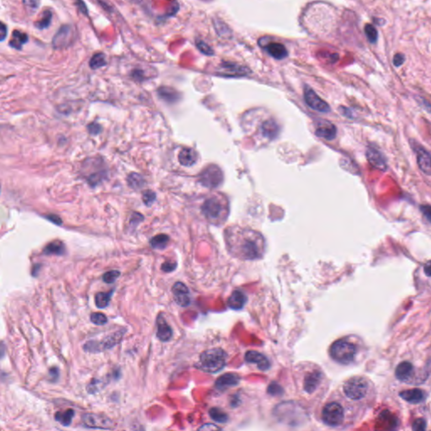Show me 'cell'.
I'll return each mask as SVG.
<instances>
[{
	"instance_id": "cell-8",
	"label": "cell",
	"mask_w": 431,
	"mask_h": 431,
	"mask_svg": "<svg viewBox=\"0 0 431 431\" xmlns=\"http://www.w3.org/2000/svg\"><path fill=\"white\" fill-rule=\"evenodd\" d=\"M124 333H125V331L120 330V331H117V332L111 333L110 335L106 336L105 339H102L101 341L90 340L83 345V349L85 350V351H88L90 353H99L102 351L111 350L116 345L120 344V342L123 338Z\"/></svg>"
},
{
	"instance_id": "cell-46",
	"label": "cell",
	"mask_w": 431,
	"mask_h": 431,
	"mask_svg": "<svg viewBox=\"0 0 431 431\" xmlns=\"http://www.w3.org/2000/svg\"><path fill=\"white\" fill-rule=\"evenodd\" d=\"M420 210H421L423 215H424L425 218L427 219L429 222L431 223V206H429V205L422 206V207H420Z\"/></svg>"
},
{
	"instance_id": "cell-24",
	"label": "cell",
	"mask_w": 431,
	"mask_h": 431,
	"mask_svg": "<svg viewBox=\"0 0 431 431\" xmlns=\"http://www.w3.org/2000/svg\"><path fill=\"white\" fill-rule=\"evenodd\" d=\"M247 302V296L240 290H236L228 299V305L234 310H239Z\"/></svg>"
},
{
	"instance_id": "cell-30",
	"label": "cell",
	"mask_w": 431,
	"mask_h": 431,
	"mask_svg": "<svg viewBox=\"0 0 431 431\" xmlns=\"http://www.w3.org/2000/svg\"><path fill=\"white\" fill-rule=\"evenodd\" d=\"M52 20H53V12L50 9H46L42 13V16L40 20H38V21L35 23V25L39 30H44L49 27L52 23Z\"/></svg>"
},
{
	"instance_id": "cell-42",
	"label": "cell",
	"mask_w": 431,
	"mask_h": 431,
	"mask_svg": "<svg viewBox=\"0 0 431 431\" xmlns=\"http://www.w3.org/2000/svg\"><path fill=\"white\" fill-rule=\"evenodd\" d=\"M413 431H425L426 429V422L425 419H418L413 424Z\"/></svg>"
},
{
	"instance_id": "cell-14",
	"label": "cell",
	"mask_w": 431,
	"mask_h": 431,
	"mask_svg": "<svg viewBox=\"0 0 431 431\" xmlns=\"http://www.w3.org/2000/svg\"><path fill=\"white\" fill-rule=\"evenodd\" d=\"M174 299L180 307L185 308L191 304V294L188 287L182 282H176L172 287Z\"/></svg>"
},
{
	"instance_id": "cell-13",
	"label": "cell",
	"mask_w": 431,
	"mask_h": 431,
	"mask_svg": "<svg viewBox=\"0 0 431 431\" xmlns=\"http://www.w3.org/2000/svg\"><path fill=\"white\" fill-rule=\"evenodd\" d=\"M250 70L246 67L231 62H223L220 65L218 74L226 77H242L250 74Z\"/></svg>"
},
{
	"instance_id": "cell-41",
	"label": "cell",
	"mask_w": 431,
	"mask_h": 431,
	"mask_svg": "<svg viewBox=\"0 0 431 431\" xmlns=\"http://www.w3.org/2000/svg\"><path fill=\"white\" fill-rule=\"evenodd\" d=\"M142 200L148 207H150L156 200V194L153 191H146L142 194Z\"/></svg>"
},
{
	"instance_id": "cell-51",
	"label": "cell",
	"mask_w": 431,
	"mask_h": 431,
	"mask_svg": "<svg viewBox=\"0 0 431 431\" xmlns=\"http://www.w3.org/2000/svg\"><path fill=\"white\" fill-rule=\"evenodd\" d=\"M59 369L57 368V367H53L52 369L50 370V375L52 376V377H55V378H58L59 377Z\"/></svg>"
},
{
	"instance_id": "cell-29",
	"label": "cell",
	"mask_w": 431,
	"mask_h": 431,
	"mask_svg": "<svg viewBox=\"0 0 431 431\" xmlns=\"http://www.w3.org/2000/svg\"><path fill=\"white\" fill-rule=\"evenodd\" d=\"M170 237L166 234H158L150 240V245L155 250H163L166 248Z\"/></svg>"
},
{
	"instance_id": "cell-39",
	"label": "cell",
	"mask_w": 431,
	"mask_h": 431,
	"mask_svg": "<svg viewBox=\"0 0 431 431\" xmlns=\"http://www.w3.org/2000/svg\"><path fill=\"white\" fill-rule=\"evenodd\" d=\"M120 271H108V272H106V273L103 274V277H102V279L105 281V283L112 284L114 283L115 281L118 279V277L120 276Z\"/></svg>"
},
{
	"instance_id": "cell-23",
	"label": "cell",
	"mask_w": 431,
	"mask_h": 431,
	"mask_svg": "<svg viewBox=\"0 0 431 431\" xmlns=\"http://www.w3.org/2000/svg\"><path fill=\"white\" fill-rule=\"evenodd\" d=\"M265 49L266 52L273 57L274 59L277 60H282L286 59L288 56V52L286 48V46L283 44L279 43V42H271L267 45H265Z\"/></svg>"
},
{
	"instance_id": "cell-4",
	"label": "cell",
	"mask_w": 431,
	"mask_h": 431,
	"mask_svg": "<svg viewBox=\"0 0 431 431\" xmlns=\"http://www.w3.org/2000/svg\"><path fill=\"white\" fill-rule=\"evenodd\" d=\"M201 213L210 223L223 224L229 214V204L227 198L222 194L211 196L202 204Z\"/></svg>"
},
{
	"instance_id": "cell-40",
	"label": "cell",
	"mask_w": 431,
	"mask_h": 431,
	"mask_svg": "<svg viewBox=\"0 0 431 431\" xmlns=\"http://www.w3.org/2000/svg\"><path fill=\"white\" fill-rule=\"evenodd\" d=\"M22 1L30 13L36 12L40 7V0H22Z\"/></svg>"
},
{
	"instance_id": "cell-34",
	"label": "cell",
	"mask_w": 431,
	"mask_h": 431,
	"mask_svg": "<svg viewBox=\"0 0 431 431\" xmlns=\"http://www.w3.org/2000/svg\"><path fill=\"white\" fill-rule=\"evenodd\" d=\"M107 64L105 56L104 53H96L95 55H93L92 58L90 59V67L92 69H99L102 67H105Z\"/></svg>"
},
{
	"instance_id": "cell-44",
	"label": "cell",
	"mask_w": 431,
	"mask_h": 431,
	"mask_svg": "<svg viewBox=\"0 0 431 431\" xmlns=\"http://www.w3.org/2000/svg\"><path fill=\"white\" fill-rule=\"evenodd\" d=\"M405 61V56L402 53H397L393 58V64L395 67H400L401 65L404 64Z\"/></svg>"
},
{
	"instance_id": "cell-22",
	"label": "cell",
	"mask_w": 431,
	"mask_h": 431,
	"mask_svg": "<svg viewBox=\"0 0 431 431\" xmlns=\"http://www.w3.org/2000/svg\"><path fill=\"white\" fill-rule=\"evenodd\" d=\"M179 162L181 165L191 167L197 162V154L194 149L190 148H182L179 152Z\"/></svg>"
},
{
	"instance_id": "cell-43",
	"label": "cell",
	"mask_w": 431,
	"mask_h": 431,
	"mask_svg": "<svg viewBox=\"0 0 431 431\" xmlns=\"http://www.w3.org/2000/svg\"><path fill=\"white\" fill-rule=\"evenodd\" d=\"M88 130H89L90 134L97 135L101 132V126H99V124L98 123H91L88 126Z\"/></svg>"
},
{
	"instance_id": "cell-47",
	"label": "cell",
	"mask_w": 431,
	"mask_h": 431,
	"mask_svg": "<svg viewBox=\"0 0 431 431\" xmlns=\"http://www.w3.org/2000/svg\"><path fill=\"white\" fill-rule=\"evenodd\" d=\"M7 32H8L7 26L3 24V22H2V23H1V27H0V33H1L0 40H1V41H3V40H5V38L7 37Z\"/></svg>"
},
{
	"instance_id": "cell-33",
	"label": "cell",
	"mask_w": 431,
	"mask_h": 431,
	"mask_svg": "<svg viewBox=\"0 0 431 431\" xmlns=\"http://www.w3.org/2000/svg\"><path fill=\"white\" fill-rule=\"evenodd\" d=\"M112 293H113V292H111V293H97L96 298H95L96 307L99 308V309L106 308L109 305V303H110Z\"/></svg>"
},
{
	"instance_id": "cell-2",
	"label": "cell",
	"mask_w": 431,
	"mask_h": 431,
	"mask_svg": "<svg viewBox=\"0 0 431 431\" xmlns=\"http://www.w3.org/2000/svg\"><path fill=\"white\" fill-rule=\"evenodd\" d=\"M293 378L298 396L304 403L322 402L329 384L320 367L311 362L299 363L293 370Z\"/></svg>"
},
{
	"instance_id": "cell-11",
	"label": "cell",
	"mask_w": 431,
	"mask_h": 431,
	"mask_svg": "<svg viewBox=\"0 0 431 431\" xmlns=\"http://www.w3.org/2000/svg\"><path fill=\"white\" fill-rule=\"evenodd\" d=\"M83 425L88 428L112 430L114 429V423L105 416L96 413H85L82 417Z\"/></svg>"
},
{
	"instance_id": "cell-28",
	"label": "cell",
	"mask_w": 431,
	"mask_h": 431,
	"mask_svg": "<svg viewBox=\"0 0 431 431\" xmlns=\"http://www.w3.org/2000/svg\"><path fill=\"white\" fill-rule=\"evenodd\" d=\"M65 245L60 241H54L46 245L44 249L43 253L47 255H62L65 253Z\"/></svg>"
},
{
	"instance_id": "cell-3",
	"label": "cell",
	"mask_w": 431,
	"mask_h": 431,
	"mask_svg": "<svg viewBox=\"0 0 431 431\" xmlns=\"http://www.w3.org/2000/svg\"><path fill=\"white\" fill-rule=\"evenodd\" d=\"M343 402L337 392L330 395L324 403L321 402L317 414L321 422L331 428H339L345 425L347 410Z\"/></svg>"
},
{
	"instance_id": "cell-17",
	"label": "cell",
	"mask_w": 431,
	"mask_h": 431,
	"mask_svg": "<svg viewBox=\"0 0 431 431\" xmlns=\"http://www.w3.org/2000/svg\"><path fill=\"white\" fill-rule=\"evenodd\" d=\"M315 133L317 137L326 140H333L335 138L337 129L333 124L329 120H320L316 125Z\"/></svg>"
},
{
	"instance_id": "cell-10",
	"label": "cell",
	"mask_w": 431,
	"mask_h": 431,
	"mask_svg": "<svg viewBox=\"0 0 431 431\" xmlns=\"http://www.w3.org/2000/svg\"><path fill=\"white\" fill-rule=\"evenodd\" d=\"M76 36L77 34L74 26L70 25H62L53 37V48L58 50L68 48L74 44Z\"/></svg>"
},
{
	"instance_id": "cell-9",
	"label": "cell",
	"mask_w": 431,
	"mask_h": 431,
	"mask_svg": "<svg viewBox=\"0 0 431 431\" xmlns=\"http://www.w3.org/2000/svg\"><path fill=\"white\" fill-rule=\"evenodd\" d=\"M223 181L222 170L215 164H210L205 168L199 176V182L208 189L217 188Z\"/></svg>"
},
{
	"instance_id": "cell-21",
	"label": "cell",
	"mask_w": 431,
	"mask_h": 431,
	"mask_svg": "<svg viewBox=\"0 0 431 431\" xmlns=\"http://www.w3.org/2000/svg\"><path fill=\"white\" fill-rule=\"evenodd\" d=\"M240 382V376L234 373H228L219 377L216 382V387L218 390H223L226 388L238 385Z\"/></svg>"
},
{
	"instance_id": "cell-50",
	"label": "cell",
	"mask_w": 431,
	"mask_h": 431,
	"mask_svg": "<svg viewBox=\"0 0 431 431\" xmlns=\"http://www.w3.org/2000/svg\"><path fill=\"white\" fill-rule=\"evenodd\" d=\"M424 271H425V274L427 276L431 277V261H428L425 264V267H424Z\"/></svg>"
},
{
	"instance_id": "cell-27",
	"label": "cell",
	"mask_w": 431,
	"mask_h": 431,
	"mask_svg": "<svg viewBox=\"0 0 431 431\" xmlns=\"http://www.w3.org/2000/svg\"><path fill=\"white\" fill-rule=\"evenodd\" d=\"M29 37L27 34L20 31H13L12 38L9 41V46L16 50H21L23 46L27 43Z\"/></svg>"
},
{
	"instance_id": "cell-48",
	"label": "cell",
	"mask_w": 431,
	"mask_h": 431,
	"mask_svg": "<svg viewBox=\"0 0 431 431\" xmlns=\"http://www.w3.org/2000/svg\"><path fill=\"white\" fill-rule=\"evenodd\" d=\"M46 218L48 219V220H50V221H51V222H53V223H55V224H57V225L62 224V220H61V218H60V217H59V216H58L48 215V216H46Z\"/></svg>"
},
{
	"instance_id": "cell-6",
	"label": "cell",
	"mask_w": 431,
	"mask_h": 431,
	"mask_svg": "<svg viewBox=\"0 0 431 431\" xmlns=\"http://www.w3.org/2000/svg\"><path fill=\"white\" fill-rule=\"evenodd\" d=\"M330 354L336 362L342 365H350L356 357L357 347L347 339H338L330 346Z\"/></svg>"
},
{
	"instance_id": "cell-31",
	"label": "cell",
	"mask_w": 431,
	"mask_h": 431,
	"mask_svg": "<svg viewBox=\"0 0 431 431\" xmlns=\"http://www.w3.org/2000/svg\"><path fill=\"white\" fill-rule=\"evenodd\" d=\"M74 411L73 410H66L64 412H58L55 414V419L63 426L70 425L74 418Z\"/></svg>"
},
{
	"instance_id": "cell-1",
	"label": "cell",
	"mask_w": 431,
	"mask_h": 431,
	"mask_svg": "<svg viewBox=\"0 0 431 431\" xmlns=\"http://www.w3.org/2000/svg\"><path fill=\"white\" fill-rule=\"evenodd\" d=\"M225 243L229 254L241 260H256L265 255V238L250 228L229 227L225 230Z\"/></svg>"
},
{
	"instance_id": "cell-38",
	"label": "cell",
	"mask_w": 431,
	"mask_h": 431,
	"mask_svg": "<svg viewBox=\"0 0 431 431\" xmlns=\"http://www.w3.org/2000/svg\"><path fill=\"white\" fill-rule=\"evenodd\" d=\"M90 320L96 325H105L108 322L107 317L101 313H94L90 316Z\"/></svg>"
},
{
	"instance_id": "cell-26",
	"label": "cell",
	"mask_w": 431,
	"mask_h": 431,
	"mask_svg": "<svg viewBox=\"0 0 431 431\" xmlns=\"http://www.w3.org/2000/svg\"><path fill=\"white\" fill-rule=\"evenodd\" d=\"M157 95L161 99L168 103H175L179 99V93L170 87H160L157 90Z\"/></svg>"
},
{
	"instance_id": "cell-45",
	"label": "cell",
	"mask_w": 431,
	"mask_h": 431,
	"mask_svg": "<svg viewBox=\"0 0 431 431\" xmlns=\"http://www.w3.org/2000/svg\"><path fill=\"white\" fill-rule=\"evenodd\" d=\"M176 263H171V262H165V263H163L162 266H161V269H162V271H164V272H172L173 271H175L176 268Z\"/></svg>"
},
{
	"instance_id": "cell-20",
	"label": "cell",
	"mask_w": 431,
	"mask_h": 431,
	"mask_svg": "<svg viewBox=\"0 0 431 431\" xmlns=\"http://www.w3.org/2000/svg\"><path fill=\"white\" fill-rule=\"evenodd\" d=\"M413 372H414V368L413 365L409 361H404L397 366L395 375L396 377L402 382H409L410 379L412 378Z\"/></svg>"
},
{
	"instance_id": "cell-19",
	"label": "cell",
	"mask_w": 431,
	"mask_h": 431,
	"mask_svg": "<svg viewBox=\"0 0 431 431\" xmlns=\"http://www.w3.org/2000/svg\"><path fill=\"white\" fill-rule=\"evenodd\" d=\"M156 324H157L156 336L157 339L162 342L170 341L173 336L172 328L169 323H167L166 319L164 318L163 314H160L157 317Z\"/></svg>"
},
{
	"instance_id": "cell-16",
	"label": "cell",
	"mask_w": 431,
	"mask_h": 431,
	"mask_svg": "<svg viewBox=\"0 0 431 431\" xmlns=\"http://www.w3.org/2000/svg\"><path fill=\"white\" fill-rule=\"evenodd\" d=\"M367 160L373 168L381 171H386L387 170L388 165L384 156L376 148L370 146L369 148H367Z\"/></svg>"
},
{
	"instance_id": "cell-5",
	"label": "cell",
	"mask_w": 431,
	"mask_h": 431,
	"mask_svg": "<svg viewBox=\"0 0 431 431\" xmlns=\"http://www.w3.org/2000/svg\"><path fill=\"white\" fill-rule=\"evenodd\" d=\"M228 354L222 348L208 349L200 354L196 368L204 372L214 374L224 369L228 360Z\"/></svg>"
},
{
	"instance_id": "cell-18",
	"label": "cell",
	"mask_w": 431,
	"mask_h": 431,
	"mask_svg": "<svg viewBox=\"0 0 431 431\" xmlns=\"http://www.w3.org/2000/svg\"><path fill=\"white\" fill-rule=\"evenodd\" d=\"M417 163L419 168L423 173L427 176H431V155L425 148L416 145Z\"/></svg>"
},
{
	"instance_id": "cell-49",
	"label": "cell",
	"mask_w": 431,
	"mask_h": 431,
	"mask_svg": "<svg viewBox=\"0 0 431 431\" xmlns=\"http://www.w3.org/2000/svg\"><path fill=\"white\" fill-rule=\"evenodd\" d=\"M77 5L80 9L81 12L84 14V15H88V9H87L85 3H83V0H78Z\"/></svg>"
},
{
	"instance_id": "cell-36",
	"label": "cell",
	"mask_w": 431,
	"mask_h": 431,
	"mask_svg": "<svg viewBox=\"0 0 431 431\" xmlns=\"http://www.w3.org/2000/svg\"><path fill=\"white\" fill-rule=\"evenodd\" d=\"M364 31H365L366 37L370 42L372 44L376 43L377 38H378V32H377V30L375 28V26L371 25V24H367L365 26Z\"/></svg>"
},
{
	"instance_id": "cell-32",
	"label": "cell",
	"mask_w": 431,
	"mask_h": 431,
	"mask_svg": "<svg viewBox=\"0 0 431 431\" xmlns=\"http://www.w3.org/2000/svg\"><path fill=\"white\" fill-rule=\"evenodd\" d=\"M127 183L131 188L133 190H140L143 187L145 179L142 176L137 173H132L127 177Z\"/></svg>"
},
{
	"instance_id": "cell-25",
	"label": "cell",
	"mask_w": 431,
	"mask_h": 431,
	"mask_svg": "<svg viewBox=\"0 0 431 431\" xmlns=\"http://www.w3.org/2000/svg\"><path fill=\"white\" fill-rule=\"evenodd\" d=\"M400 397L410 404H419L425 400V393L420 389L405 390L400 392Z\"/></svg>"
},
{
	"instance_id": "cell-7",
	"label": "cell",
	"mask_w": 431,
	"mask_h": 431,
	"mask_svg": "<svg viewBox=\"0 0 431 431\" xmlns=\"http://www.w3.org/2000/svg\"><path fill=\"white\" fill-rule=\"evenodd\" d=\"M369 388L367 379L361 376H353L344 382L342 392L344 396L350 400L360 401L367 397Z\"/></svg>"
},
{
	"instance_id": "cell-35",
	"label": "cell",
	"mask_w": 431,
	"mask_h": 431,
	"mask_svg": "<svg viewBox=\"0 0 431 431\" xmlns=\"http://www.w3.org/2000/svg\"><path fill=\"white\" fill-rule=\"evenodd\" d=\"M209 414L211 416V418L214 419L216 422L224 424V423L228 421V414L225 413L223 410L218 409V408L211 409L209 411Z\"/></svg>"
},
{
	"instance_id": "cell-37",
	"label": "cell",
	"mask_w": 431,
	"mask_h": 431,
	"mask_svg": "<svg viewBox=\"0 0 431 431\" xmlns=\"http://www.w3.org/2000/svg\"><path fill=\"white\" fill-rule=\"evenodd\" d=\"M196 45L200 53H203L205 55L213 56L214 54V51L211 48V46L207 45L206 42H204L203 40H196Z\"/></svg>"
},
{
	"instance_id": "cell-15",
	"label": "cell",
	"mask_w": 431,
	"mask_h": 431,
	"mask_svg": "<svg viewBox=\"0 0 431 431\" xmlns=\"http://www.w3.org/2000/svg\"><path fill=\"white\" fill-rule=\"evenodd\" d=\"M244 359L246 360L247 363L255 365L259 371H261V372L268 371L271 368L270 360L267 359L265 355L261 354V353H259L258 351H247Z\"/></svg>"
},
{
	"instance_id": "cell-12",
	"label": "cell",
	"mask_w": 431,
	"mask_h": 431,
	"mask_svg": "<svg viewBox=\"0 0 431 431\" xmlns=\"http://www.w3.org/2000/svg\"><path fill=\"white\" fill-rule=\"evenodd\" d=\"M304 99L308 106L314 111L323 113H326L330 111V105H328V103L321 99L310 87L305 86L304 88Z\"/></svg>"
}]
</instances>
